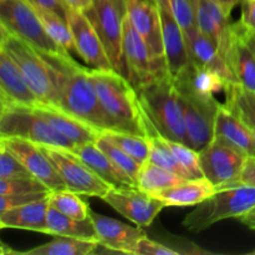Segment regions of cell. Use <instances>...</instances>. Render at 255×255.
<instances>
[{"mask_svg":"<svg viewBox=\"0 0 255 255\" xmlns=\"http://www.w3.org/2000/svg\"><path fill=\"white\" fill-rule=\"evenodd\" d=\"M47 61L54 70L57 106L100 132L111 129L92 81L91 69L81 66L75 59Z\"/></svg>","mask_w":255,"mask_h":255,"instance_id":"6da1fadb","label":"cell"},{"mask_svg":"<svg viewBox=\"0 0 255 255\" xmlns=\"http://www.w3.org/2000/svg\"><path fill=\"white\" fill-rule=\"evenodd\" d=\"M91 77L111 131L143 136L141 104L136 90L128 80L114 69H91Z\"/></svg>","mask_w":255,"mask_h":255,"instance_id":"7a4b0ae2","label":"cell"},{"mask_svg":"<svg viewBox=\"0 0 255 255\" xmlns=\"http://www.w3.org/2000/svg\"><path fill=\"white\" fill-rule=\"evenodd\" d=\"M137 96L158 131L166 138L188 146L183 111L171 75H164L137 89Z\"/></svg>","mask_w":255,"mask_h":255,"instance_id":"3957f363","label":"cell"},{"mask_svg":"<svg viewBox=\"0 0 255 255\" xmlns=\"http://www.w3.org/2000/svg\"><path fill=\"white\" fill-rule=\"evenodd\" d=\"M255 208V187L243 183L217 188L211 197L197 204L182 224L191 232L206 231L224 219L246 216Z\"/></svg>","mask_w":255,"mask_h":255,"instance_id":"277c9868","label":"cell"},{"mask_svg":"<svg viewBox=\"0 0 255 255\" xmlns=\"http://www.w3.org/2000/svg\"><path fill=\"white\" fill-rule=\"evenodd\" d=\"M0 22L46 60H74L50 36L36 9L27 0H0Z\"/></svg>","mask_w":255,"mask_h":255,"instance_id":"5b68a950","label":"cell"},{"mask_svg":"<svg viewBox=\"0 0 255 255\" xmlns=\"http://www.w3.org/2000/svg\"><path fill=\"white\" fill-rule=\"evenodd\" d=\"M0 49L16 62L29 86L41 102L57 105L54 70L46 59L17 35L0 25Z\"/></svg>","mask_w":255,"mask_h":255,"instance_id":"8992f818","label":"cell"},{"mask_svg":"<svg viewBox=\"0 0 255 255\" xmlns=\"http://www.w3.org/2000/svg\"><path fill=\"white\" fill-rule=\"evenodd\" d=\"M173 81L183 111L188 146L201 152L216 137L217 114L222 104L214 95L199 94L181 80Z\"/></svg>","mask_w":255,"mask_h":255,"instance_id":"52a82bcc","label":"cell"},{"mask_svg":"<svg viewBox=\"0 0 255 255\" xmlns=\"http://www.w3.org/2000/svg\"><path fill=\"white\" fill-rule=\"evenodd\" d=\"M0 137H17L45 147L74 151L76 144L54 128L34 109L1 104Z\"/></svg>","mask_w":255,"mask_h":255,"instance_id":"ba28073f","label":"cell"},{"mask_svg":"<svg viewBox=\"0 0 255 255\" xmlns=\"http://www.w3.org/2000/svg\"><path fill=\"white\" fill-rule=\"evenodd\" d=\"M85 14L96 29L115 71L128 79V70L124 54L126 0H94L92 7Z\"/></svg>","mask_w":255,"mask_h":255,"instance_id":"9c48e42d","label":"cell"},{"mask_svg":"<svg viewBox=\"0 0 255 255\" xmlns=\"http://www.w3.org/2000/svg\"><path fill=\"white\" fill-rule=\"evenodd\" d=\"M42 148L52 161L69 191L101 199L111 191L112 187L72 151L45 146H42Z\"/></svg>","mask_w":255,"mask_h":255,"instance_id":"30bf717a","label":"cell"},{"mask_svg":"<svg viewBox=\"0 0 255 255\" xmlns=\"http://www.w3.org/2000/svg\"><path fill=\"white\" fill-rule=\"evenodd\" d=\"M124 54L128 70V81L134 90L141 89L158 77L169 75L164 65L156 61L148 46L136 31L128 15L124 21Z\"/></svg>","mask_w":255,"mask_h":255,"instance_id":"8fae6325","label":"cell"},{"mask_svg":"<svg viewBox=\"0 0 255 255\" xmlns=\"http://www.w3.org/2000/svg\"><path fill=\"white\" fill-rule=\"evenodd\" d=\"M247 154L219 138H214L199 152L203 177L211 181L216 188L239 183Z\"/></svg>","mask_w":255,"mask_h":255,"instance_id":"7c38bea8","label":"cell"},{"mask_svg":"<svg viewBox=\"0 0 255 255\" xmlns=\"http://www.w3.org/2000/svg\"><path fill=\"white\" fill-rule=\"evenodd\" d=\"M0 143L4 144L31 173L32 177L41 181L51 192L67 189L54 163L42 146L17 137H0Z\"/></svg>","mask_w":255,"mask_h":255,"instance_id":"4fadbf2b","label":"cell"},{"mask_svg":"<svg viewBox=\"0 0 255 255\" xmlns=\"http://www.w3.org/2000/svg\"><path fill=\"white\" fill-rule=\"evenodd\" d=\"M104 201L121 216L139 227H149L166 204L157 197L133 188H111Z\"/></svg>","mask_w":255,"mask_h":255,"instance_id":"5bb4252c","label":"cell"},{"mask_svg":"<svg viewBox=\"0 0 255 255\" xmlns=\"http://www.w3.org/2000/svg\"><path fill=\"white\" fill-rule=\"evenodd\" d=\"M66 21L74 35L79 56L91 66V69H114L106 49L87 15L77 10L67 9Z\"/></svg>","mask_w":255,"mask_h":255,"instance_id":"9a60e30c","label":"cell"},{"mask_svg":"<svg viewBox=\"0 0 255 255\" xmlns=\"http://www.w3.org/2000/svg\"><path fill=\"white\" fill-rule=\"evenodd\" d=\"M196 9L197 25L214 44L219 54L228 59L233 40L234 24L231 22V14L214 0H193Z\"/></svg>","mask_w":255,"mask_h":255,"instance_id":"2e32d148","label":"cell"},{"mask_svg":"<svg viewBox=\"0 0 255 255\" xmlns=\"http://www.w3.org/2000/svg\"><path fill=\"white\" fill-rule=\"evenodd\" d=\"M127 15L157 62L167 66L161 17L154 0H126Z\"/></svg>","mask_w":255,"mask_h":255,"instance_id":"e0dca14e","label":"cell"},{"mask_svg":"<svg viewBox=\"0 0 255 255\" xmlns=\"http://www.w3.org/2000/svg\"><path fill=\"white\" fill-rule=\"evenodd\" d=\"M154 1L161 17L167 69L172 79H176L179 72L191 62L184 32L178 20L174 16L169 0H154Z\"/></svg>","mask_w":255,"mask_h":255,"instance_id":"ac0fdd59","label":"cell"},{"mask_svg":"<svg viewBox=\"0 0 255 255\" xmlns=\"http://www.w3.org/2000/svg\"><path fill=\"white\" fill-rule=\"evenodd\" d=\"M89 217L96 229L100 244L110 253L132 254L137 242L146 237V233L142 229L122 223L117 219L101 216L92 209H90Z\"/></svg>","mask_w":255,"mask_h":255,"instance_id":"d6986e66","label":"cell"},{"mask_svg":"<svg viewBox=\"0 0 255 255\" xmlns=\"http://www.w3.org/2000/svg\"><path fill=\"white\" fill-rule=\"evenodd\" d=\"M0 91L1 104L32 109L41 102L29 86L16 62L2 49H0Z\"/></svg>","mask_w":255,"mask_h":255,"instance_id":"ffe728a7","label":"cell"},{"mask_svg":"<svg viewBox=\"0 0 255 255\" xmlns=\"http://www.w3.org/2000/svg\"><path fill=\"white\" fill-rule=\"evenodd\" d=\"M41 117H44L56 131L74 142L76 146L96 142L101 132L94 128L82 120L69 114L55 104L40 102L37 106L32 107Z\"/></svg>","mask_w":255,"mask_h":255,"instance_id":"44dd1931","label":"cell"},{"mask_svg":"<svg viewBox=\"0 0 255 255\" xmlns=\"http://www.w3.org/2000/svg\"><path fill=\"white\" fill-rule=\"evenodd\" d=\"M184 39H186L191 62H193L197 66L216 72L219 76L223 77L228 84H238V80L234 72L232 71L228 62L219 54L213 42L203 32L199 31V29L184 36Z\"/></svg>","mask_w":255,"mask_h":255,"instance_id":"7402d4cb","label":"cell"},{"mask_svg":"<svg viewBox=\"0 0 255 255\" xmlns=\"http://www.w3.org/2000/svg\"><path fill=\"white\" fill-rule=\"evenodd\" d=\"M227 62L236 75L238 84L255 92V49L247 40L241 21L234 22L233 40Z\"/></svg>","mask_w":255,"mask_h":255,"instance_id":"603a6c76","label":"cell"},{"mask_svg":"<svg viewBox=\"0 0 255 255\" xmlns=\"http://www.w3.org/2000/svg\"><path fill=\"white\" fill-rule=\"evenodd\" d=\"M72 152L77 154L95 173L99 174L112 188H133V187H137L136 181L127 173H125L122 169H120L110 159V157L101 148L97 147L95 142L82 144V146H76Z\"/></svg>","mask_w":255,"mask_h":255,"instance_id":"cb8c5ba5","label":"cell"},{"mask_svg":"<svg viewBox=\"0 0 255 255\" xmlns=\"http://www.w3.org/2000/svg\"><path fill=\"white\" fill-rule=\"evenodd\" d=\"M239 149L248 157H255V137L251 127L236 114L221 105L217 114L216 137Z\"/></svg>","mask_w":255,"mask_h":255,"instance_id":"d4e9b609","label":"cell"},{"mask_svg":"<svg viewBox=\"0 0 255 255\" xmlns=\"http://www.w3.org/2000/svg\"><path fill=\"white\" fill-rule=\"evenodd\" d=\"M49 197L25 206L14 207L0 212V227L11 229L39 232L47 234V209Z\"/></svg>","mask_w":255,"mask_h":255,"instance_id":"484cf974","label":"cell"},{"mask_svg":"<svg viewBox=\"0 0 255 255\" xmlns=\"http://www.w3.org/2000/svg\"><path fill=\"white\" fill-rule=\"evenodd\" d=\"M216 186L207 178L186 179L182 183L152 193L161 199L166 207L197 206L216 192Z\"/></svg>","mask_w":255,"mask_h":255,"instance_id":"4316f807","label":"cell"},{"mask_svg":"<svg viewBox=\"0 0 255 255\" xmlns=\"http://www.w3.org/2000/svg\"><path fill=\"white\" fill-rule=\"evenodd\" d=\"M100 246L101 244L99 241H92V239L56 236L49 243L32 248L30 251L15 252L10 249L7 252L19 255H89L96 253Z\"/></svg>","mask_w":255,"mask_h":255,"instance_id":"83f0119b","label":"cell"},{"mask_svg":"<svg viewBox=\"0 0 255 255\" xmlns=\"http://www.w3.org/2000/svg\"><path fill=\"white\" fill-rule=\"evenodd\" d=\"M47 234L54 237H74V238L99 241L96 229L90 217L84 221L74 219L65 216L64 213L56 211L52 207H49L47 209Z\"/></svg>","mask_w":255,"mask_h":255,"instance_id":"f1b7e54d","label":"cell"},{"mask_svg":"<svg viewBox=\"0 0 255 255\" xmlns=\"http://www.w3.org/2000/svg\"><path fill=\"white\" fill-rule=\"evenodd\" d=\"M173 80H181L194 91L203 95H216L218 92H224L227 86L231 85L218 74L204 67L197 66L193 62H189Z\"/></svg>","mask_w":255,"mask_h":255,"instance_id":"f546056e","label":"cell"},{"mask_svg":"<svg viewBox=\"0 0 255 255\" xmlns=\"http://www.w3.org/2000/svg\"><path fill=\"white\" fill-rule=\"evenodd\" d=\"M187 178L178 176V174L169 171V169L157 166V164L148 161L142 164L141 168H139L136 177V184L137 188L152 194L162 191V189L169 188V187L182 183Z\"/></svg>","mask_w":255,"mask_h":255,"instance_id":"4dcf8cb0","label":"cell"},{"mask_svg":"<svg viewBox=\"0 0 255 255\" xmlns=\"http://www.w3.org/2000/svg\"><path fill=\"white\" fill-rule=\"evenodd\" d=\"M224 94V106L248 126H255V92L244 89L241 84H231L227 86Z\"/></svg>","mask_w":255,"mask_h":255,"instance_id":"1f68e13d","label":"cell"},{"mask_svg":"<svg viewBox=\"0 0 255 255\" xmlns=\"http://www.w3.org/2000/svg\"><path fill=\"white\" fill-rule=\"evenodd\" d=\"M36 11L50 36L60 46H62L66 51H69L72 56H79V51H77L76 44H75L74 35H72V31L66 20L60 17L59 15L54 14V12L46 11V10L36 9Z\"/></svg>","mask_w":255,"mask_h":255,"instance_id":"d6a6232c","label":"cell"},{"mask_svg":"<svg viewBox=\"0 0 255 255\" xmlns=\"http://www.w3.org/2000/svg\"><path fill=\"white\" fill-rule=\"evenodd\" d=\"M80 196L81 194L75 193L69 189L51 192L49 196V206L64 213L65 216L84 221L89 218L90 208Z\"/></svg>","mask_w":255,"mask_h":255,"instance_id":"836d02e7","label":"cell"},{"mask_svg":"<svg viewBox=\"0 0 255 255\" xmlns=\"http://www.w3.org/2000/svg\"><path fill=\"white\" fill-rule=\"evenodd\" d=\"M102 133L109 137L112 142H115L120 148L124 149L128 156H131L139 164L148 162L149 144L143 136L122 131H111V129L104 131Z\"/></svg>","mask_w":255,"mask_h":255,"instance_id":"e575fe53","label":"cell"},{"mask_svg":"<svg viewBox=\"0 0 255 255\" xmlns=\"http://www.w3.org/2000/svg\"><path fill=\"white\" fill-rule=\"evenodd\" d=\"M95 143L97 144L99 148H101L102 151L110 157V159H111L120 169H122L125 173H127L129 177H132V178L136 181L137 173H138L142 164H139L138 162L134 161L131 156H128L124 149L120 148L115 142H112L111 139L107 136H105L102 132L100 133L99 138L96 139Z\"/></svg>","mask_w":255,"mask_h":255,"instance_id":"d590c367","label":"cell"},{"mask_svg":"<svg viewBox=\"0 0 255 255\" xmlns=\"http://www.w3.org/2000/svg\"><path fill=\"white\" fill-rule=\"evenodd\" d=\"M51 192L35 177L0 178V196H21V194Z\"/></svg>","mask_w":255,"mask_h":255,"instance_id":"8d00e7d4","label":"cell"},{"mask_svg":"<svg viewBox=\"0 0 255 255\" xmlns=\"http://www.w3.org/2000/svg\"><path fill=\"white\" fill-rule=\"evenodd\" d=\"M174 16L178 20L184 36L198 30L193 0H169Z\"/></svg>","mask_w":255,"mask_h":255,"instance_id":"74e56055","label":"cell"},{"mask_svg":"<svg viewBox=\"0 0 255 255\" xmlns=\"http://www.w3.org/2000/svg\"><path fill=\"white\" fill-rule=\"evenodd\" d=\"M31 176L26 167L4 146L0 143V178H17Z\"/></svg>","mask_w":255,"mask_h":255,"instance_id":"f35d334b","label":"cell"},{"mask_svg":"<svg viewBox=\"0 0 255 255\" xmlns=\"http://www.w3.org/2000/svg\"><path fill=\"white\" fill-rule=\"evenodd\" d=\"M132 254L134 255H178L181 252L172 249L164 244L157 243V242L151 241L147 237L139 239L134 246Z\"/></svg>","mask_w":255,"mask_h":255,"instance_id":"ab89813d","label":"cell"},{"mask_svg":"<svg viewBox=\"0 0 255 255\" xmlns=\"http://www.w3.org/2000/svg\"><path fill=\"white\" fill-rule=\"evenodd\" d=\"M51 192H44V193H31L21 194V196H0V212H5L14 207L25 206V204L32 203V202L40 201V199L47 198Z\"/></svg>","mask_w":255,"mask_h":255,"instance_id":"60d3db41","label":"cell"},{"mask_svg":"<svg viewBox=\"0 0 255 255\" xmlns=\"http://www.w3.org/2000/svg\"><path fill=\"white\" fill-rule=\"evenodd\" d=\"M27 1L36 9L54 12V14L59 15L60 17L66 20V12L69 7L65 5L62 0H27Z\"/></svg>","mask_w":255,"mask_h":255,"instance_id":"b9f144b4","label":"cell"},{"mask_svg":"<svg viewBox=\"0 0 255 255\" xmlns=\"http://www.w3.org/2000/svg\"><path fill=\"white\" fill-rule=\"evenodd\" d=\"M239 21L255 31V0H243L242 2V17Z\"/></svg>","mask_w":255,"mask_h":255,"instance_id":"7bdbcfd3","label":"cell"},{"mask_svg":"<svg viewBox=\"0 0 255 255\" xmlns=\"http://www.w3.org/2000/svg\"><path fill=\"white\" fill-rule=\"evenodd\" d=\"M239 183L255 187V157H247L239 177Z\"/></svg>","mask_w":255,"mask_h":255,"instance_id":"ee69618b","label":"cell"},{"mask_svg":"<svg viewBox=\"0 0 255 255\" xmlns=\"http://www.w3.org/2000/svg\"><path fill=\"white\" fill-rule=\"evenodd\" d=\"M69 9L86 12L94 5V0H62Z\"/></svg>","mask_w":255,"mask_h":255,"instance_id":"f6af8a7d","label":"cell"},{"mask_svg":"<svg viewBox=\"0 0 255 255\" xmlns=\"http://www.w3.org/2000/svg\"><path fill=\"white\" fill-rule=\"evenodd\" d=\"M214 1L218 2L228 14H232V10H233L238 4H242L243 0H214Z\"/></svg>","mask_w":255,"mask_h":255,"instance_id":"bcb514c9","label":"cell"},{"mask_svg":"<svg viewBox=\"0 0 255 255\" xmlns=\"http://www.w3.org/2000/svg\"><path fill=\"white\" fill-rule=\"evenodd\" d=\"M239 221L243 224H246L247 227H249V228L255 229V208L252 209V211L249 212V213H247L246 216L241 217Z\"/></svg>","mask_w":255,"mask_h":255,"instance_id":"7dc6e473","label":"cell"},{"mask_svg":"<svg viewBox=\"0 0 255 255\" xmlns=\"http://www.w3.org/2000/svg\"><path fill=\"white\" fill-rule=\"evenodd\" d=\"M244 32H246V37L247 40H248V42L255 49V31H253V30H249L248 27L244 26Z\"/></svg>","mask_w":255,"mask_h":255,"instance_id":"c3c4849f","label":"cell"},{"mask_svg":"<svg viewBox=\"0 0 255 255\" xmlns=\"http://www.w3.org/2000/svg\"><path fill=\"white\" fill-rule=\"evenodd\" d=\"M251 127V129L252 131H253V134H254V137H255V126H249Z\"/></svg>","mask_w":255,"mask_h":255,"instance_id":"681fc988","label":"cell"}]
</instances>
